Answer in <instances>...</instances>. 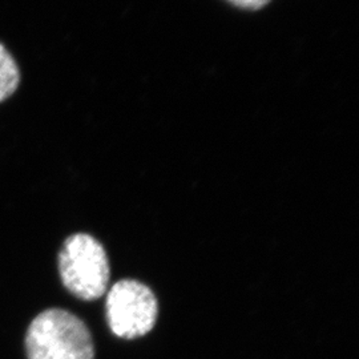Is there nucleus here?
Returning a JSON list of instances; mask_svg holds the SVG:
<instances>
[{
    "label": "nucleus",
    "instance_id": "obj_1",
    "mask_svg": "<svg viewBox=\"0 0 359 359\" xmlns=\"http://www.w3.org/2000/svg\"><path fill=\"white\" fill-rule=\"evenodd\" d=\"M28 359H93L87 325L62 309H48L31 322L26 335Z\"/></svg>",
    "mask_w": 359,
    "mask_h": 359
},
{
    "label": "nucleus",
    "instance_id": "obj_2",
    "mask_svg": "<svg viewBox=\"0 0 359 359\" xmlns=\"http://www.w3.org/2000/svg\"><path fill=\"white\" fill-rule=\"evenodd\" d=\"M65 287L84 301L103 297L109 283V262L103 245L90 234L77 233L65 240L59 255Z\"/></svg>",
    "mask_w": 359,
    "mask_h": 359
},
{
    "label": "nucleus",
    "instance_id": "obj_3",
    "mask_svg": "<svg viewBox=\"0 0 359 359\" xmlns=\"http://www.w3.org/2000/svg\"><path fill=\"white\" fill-rule=\"evenodd\" d=\"M157 311V299L151 289L133 280L115 283L107 297L108 325L120 338L133 339L149 333Z\"/></svg>",
    "mask_w": 359,
    "mask_h": 359
},
{
    "label": "nucleus",
    "instance_id": "obj_4",
    "mask_svg": "<svg viewBox=\"0 0 359 359\" xmlns=\"http://www.w3.org/2000/svg\"><path fill=\"white\" fill-rule=\"evenodd\" d=\"M20 81L19 68L11 53L0 44V102L8 99Z\"/></svg>",
    "mask_w": 359,
    "mask_h": 359
},
{
    "label": "nucleus",
    "instance_id": "obj_5",
    "mask_svg": "<svg viewBox=\"0 0 359 359\" xmlns=\"http://www.w3.org/2000/svg\"><path fill=\"white\" fill-rule=\"evenodd\" d=\"M231 4L245 10H259L266 6L270 0H228Z\"/></svg>",
    "mask_w": 359,
    "mask_h": 359
}]
</instances>
